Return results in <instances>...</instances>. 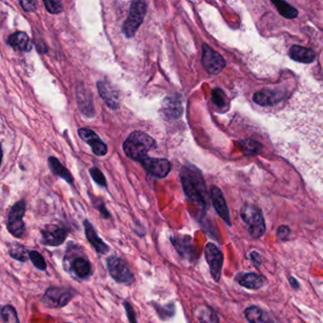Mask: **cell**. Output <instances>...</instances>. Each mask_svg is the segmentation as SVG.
<instances>
[{"mask_svg":"<svg viewBox=\"0 0 323 323\" xmlns=\"http://www.w3.org/2000/svg\"><path fill=\"white\" fill-rule=\"evenodd\" d=\"M180 178L188 198L202 207H206L207 191L200 171L194 166H183L180 171Z\"/></svg>","mask_w":323,"mask_h":323,"instance_id":"1","label":"cell"},{"mask_svg":"<svg viewBox=\"0 0 323 323\" xmlns=\"http://www.w3.org/2000/svg\"><path fill=\"white\" fill-rule=\"evenodd\" d=\"M64 267L66 272L70 273L80 280H87L93 274L92 265L81 245L74 244L66 248Z\"/></svg>","mask_w":323,"mask_h":323,"instance_id":"2","label":"cell"},{"mask_svg":"<svg viewBox=\"0 0 323 323\" xmlns=\"http://www.w3.org/2000/svg\"><path fill=\"white\" fill-rule=\"evenodd\" d=\"M157 146L156 140L142 131H135L130 134L129 136L123 143V151L125 155L133 160L141 161L148 157V152Z\"/></svg>","mask_w":323,"mask_h":323,"instance_id":"3","label":"cell"},{"mask_svg":"<svg viewBox=\"0 0 323 323\" xmlns=\"http://www.w3.org/2000/svg\"><path fill=\"white\" fill-rule=\"evenodd\" d=\"M241 217L253 239H259L265 234L266 224L260 208L253 205H245L241 209Z\"/></svg>","mask_w":323,"mask_h":323,"instance_id":"4","label":"cell"},{"mask_svg":"<svg viewBox=\"0 0 323 323\" xmlns=\"http://www.w3.org/2000/svg\"><path fill=\"white\" fill-rule=\"evenodd\" d=\"M75 295L76 291L71 288L51 286L45 291L41 302L47 308H63L70 302Z\"/></svg>","mask_w":323,"mask_h":323,"instance_id":"5","label":"cell"},{"mask_svg":"<svg viewBox=\"0 0 323 323\" xmlns=\"http://www.w3.org/2000/svg\"><path fill=\"white\" fill-rule=\"evenodd\" d=\"M106 267L109 275L116 282L125 285H131L134 282V274L131 272L128 264L123 259L114 255L109 256L106 258Z\"/></svg>","mask_w":323,"mask_h":323,"instance_id":"6","label":"cell"},{"mask_svg":"<svg viewBox=\"0 0 323 323\" xmlns=\"http://www.w3.org/2000/svg\"><path fill=\"white\" fill-rule=\"evenodd\" d=\"M147 12V2L133 1L130 7L129 15L122 25V32L127 38H132L143 21Z\"/></svg>","mask_w":323,"mask_h":323,"instance_id":"7","label":"cell"},{"mask_svg":"<svg viewBox=\"0 0 323 323\" xmlns=\"http://www.w3.org/2000/svg\"><path fill=\"white\" fill-rule=\"evenodd\" d=\"M26 212V202L24 200L16 202L9 211L7 229L9 232L15 238H22L26 232V226L23 217Z\"/></svg>","mask_w":323,"mask_h":323,"instance_id":"8","label":"cell"},{"mask_svg":"<svg viewBox=\"0 0 323 323\" xmlns=\"http://www.w3.org/2000/svg\"><path fill=\"white\" fill-rule=\"evenodd\" d=\"M69 234V229L63 225L51 224L41 230L40 242L48 246H59L65 243Z\"/></svg>","mask_w":323,"mask_h":323,"instance_id":"9","label":"cell"},{"mask_svg":"<svg viewBox=\"0 0 323 323\" xmlns=\"http://www.w3.org/2000/svg\"><path fill=\"white\" fill-rule=\"evenodd\" d=\"M205 257L207 260L209 271L216 281H219L222 274L224 255L222 252L213 243H208L205 246Z\"/></svg>","mask_w":323,"mask_h":323,"instance_id":"10","label":"cell"},{"mask_svg":"<svg viewBox=\"0 0 323 323\" xmlns=\"http://www.w3.org/2000/svg\"><path fill=\"white\" fill-rule=\"evenodd\" d=\"M202 53V65L208 73L211 75H217L222 71L226 65L224 58L208 45H203Z\"/></svg>","mask_w":323,"mask_h":323,"instance_id":"11","label":"cell"},{"mask_svg":"<svg viewBox=\"0 0 323 323\" xmlns=\"http://www.w3.org/2000/svg\"><path fill=\"white\" fill-rule=\"evenodd\" d=\"M140 163L146 172L158 178H164L171 172V163L166 158L146 157Z\"/></svg>","mask_w":323,"mask_h":323,"instance_id":"12","label":"cell"},{"mask_svg":"<svg viewBox=\"0 0 323 323\" xmlns=\"http://www.w3.org/2000/svg\"><path fill=\"white\" fill-rule=\"evenodd\" d=\"M97 88L99 95L101 96L102 101L110 109H119L121 105L120 93L108 81H99L97 83Z\"/></svg>","mask_w":323,"mask_h":323,"instance_id":"13","label":"cell"},{"mask_svg":"<svg viewBox=\"0 0 323 323\" xmlns=\"http://www.w3.org/2000/svg\"><path fill=\"white\" fill-rule=\"evenodd\" d=\"M78 134L80 137L91 147L92 151L96 156L102 157L107 154L106 144L101 140L100 136H98L93 130L89 129V128H80Z\"/></svg>","mask_w":323,"mask_h":323,"instance_id":"14","label":"cell"},{"mask_svg":"<svg viewBox=\"0 0 323 323\" xmlns=\"http://www.w3.org/2000/svg\"><path fill=\"white\" fill-rule=\"evenodd\" d=\"M84 229L85 234L88 243L93 246L95 252L101 255H106L110 252V247L106 243H104L101 238L98 235L97 230H95L93 225L89 222L87 219L84 220Z\"/></svg>","mask_w":323,"mask_h":323,"instance_id":"15","label":"cell"},{"mask_svg":"<svg viewBox=\"0 0 323 323\" xmlns=\"http://www.w3.org/2000/svg\"><path fill=\"white\" fill-rule=\"evenodd\" d=\"M175 250L178 252L182 258L193 260L194 255V247L193 239L189 235H172L170 238Z\"/></svg>","mask_w":323,"mask_h":323,"instance_id":"16","label":"cell"},{"mask_svg":"<svg viewBox=\"0 0 323 323\" xmlns=\"http://www.w3.org/2000/svg\"><path fill=\"white\" fill-rule=\"evenodd\" d=\"M210 197L218 216H220L229 226H230L231 223H230V211L221 190L216 186H212L210 188Z\"/></svg>","mask_w":323,"mask_h":323,"instance_id":"17","label":"cell"},{"mask_svg":"<svg viewBox=\"0 0 323 323\" xmlns=\"http://www.w3.org/2000/svg\"><path fill=\"white\" fill-rule=\"evenodd\" d=\"M162 111H163L166 118L169 120L178 119L181 117L182 112H183L181 101L174 96L166 97L164 101L162 102Z\"/></svg>","mask_w":323,"mask_h":323,"instance_id":"18","label":"cell"},{"mask_svg":"<svg viewBox=\"0 0 323 323\" xmlns=\"http://www.w3.org/2000/svg\"><path fill=\"white\" fill-rule=\"evenodd\" d=\"M237 281L240 285L244 288L252 290H257L259 288L264 286L266 279L256 273H244L238 275Z\"/></svg>","mask_w":323,"mask_h":323,"instance_id":"19","label":"cell"},{"mask_svg":"<svg viewBox=\"0 0 323 323\" xmlns=\"http://www.w3.org/2000/svg\"><path fill=\"white\" fill-rule=\"evenodd\" d=\"M8 44L15 51H22V52L30 51L32 48L29 36L26 32H22V31H17L10 36L8 38Z\"/></svg>","mask_w":323,"mask_h":323,"instance_id":"20","label":"cell"},{"mask_svg":"<svg viewBox=\"0 0 323 323\" xmlns=\"http://www.w3.org/2000/svg\"><path fill=\"white\" fill-rule=\"evenodd\" d=\"M77 101L79 105L80 110L84 115L91 118L95 114L94 110L93 101H92V96L88 93L85 88L82 90H77Z\"/></svg>","mask_w":323,"mask_h":323,"instance_id":"21","label":"cell"},{"mask_svg":"<svg viewBox=\"0 0 323 323\" xmlns=\"http://www.w3.org/2000/svg\"><path fill=\"white\" fill-rule=\"evenodd\" d=\"M289 55L292 60L303 64L312 63L315 60V52L311 49L301 46H293L290 49Z\"/></svg>","mask_w":323,"mask_h":323,"instance_id":"22","label":"cell"},{"mask_svg":"<svg viewBox=\"0 0 323 323\" xmlns=\"http://www.w3.org/2000/svg\"><path fill=\"white\" fill-rule=\"evenodd\" d=\"M244 316L249 323H273L270 316L257 306H250L245 309Z\"/></svg>","mask_w":323,"mask_h":323,"instance_id":"23","label":"cell"},{"mask_svg":"<svg viewBox=\"0 0 323 323\" xmlns=\"http://www.w3.org/2000/svg\"><path fill=\"white\" fill-rule=\"evenodd\" d=\"M49 166L52 173L61 177L62 180H65L67 183L72 184L73 183V176L70 172L65 168V166L61 164V162L58 160L57 158L54 157L49 158Z\"/></svg>","mask_w":323,"mask_h":323,"instance_id":"24","label":"cell"},{"mask_svg":"<svg viewBox=\"0 0 323 323\" xmlns=\"http://www.w3.org/2000/svg\"><path fill=\"white\" fill-rule=\"evenodd\" d=\"M29 252L24 244L14 242L12 244H9L8 253L11 258L16 260L21 263H26L29 259Z\"/></svg>","mask_w":323,"mask_h":323,"instance_id":"25","label":"cell"},{"mask_svg":"<svg viewBox=\"0 0 323 323\" xmlns=\"http://www.w3.org/2000/svg\"><path fill=\"white\" fill-rule=\"evenodd\" d=\"M151 304L161 320L170 319L175 315V303L173 302H169L165 305H161L156 302H152Z\"/></svg>","mask_w":323,"mask_h":323,"instance_id":"26","label":"cell"},{"mask_svg":"<svg viewBox=\"0 0 323 323\" xmlns=\"http://www.w3.org/2000/svg\"><path fill=\"white\" fill-rule=\"evenodd\" d=\"M281 98H282L281 95H279L278 92H274V91H263L254 95V101L262 105L274 104L281 100Z\"/></svg>","mask_w":323,"mask_h":323,"instance_id":"27","label":"cell"},{"mask_svg":"<svg viewBox=\"0 0 323 323\" xmlns=\"http://www.w3.org/2000/svg\"><path fill=\"white\" fill-rule=\"evenodd\" d=\"M199 323H219V318L214 310L208 306H201L197 310Z\"/></svg>","mask_w":323,"mask_h":323,"instance_id":"28","label":"cell"},{"mask_svg":"<svg viewBox=\"0 0 323 323\" xmlns=\"http://www.w3.org/2000/svg\"><path fill=\"white\" fill-rule=\"evenodd\" d=\"M273 4L276 6L278 12L283 17L288 18V19H292L297 17V15L299 14L298 10H296L294 7H292L291 5H289L288 2L284 1H272Z\"/></svg>","mask_w":323,"mask_h":323,"instance_id":"29","label":"cell"},{"mask_svg":"<svg viewBox=\"0 0 323 323\" xmlns=\"http://www.w3.org/2000/svg\"><path fill=\"white\" fill-rule=\"evenodd\" d=\"M2 323H20L17 312L13 305L6 304L1 308Z\"/></svg>","mask_w":323,"mask_h":323,"instance_id":"30","label":"cell"},{"mask_svg":"<svg viewBox=\"0 0 323 323\" xmlns=\"http://www.w3.org/2000/svg\"><path fill=\"white\" fill-rule=\"evenodd\" d=\"M29 260L31 261L32 265L35 266L37 269L45 271L47 269V263L45 261L43 255L40 252L36 250H30L29 252Z\"/></svg>","mask_w":323,"mask_h":323,"instance_id":"31","label":"cell"},{"mask_svg":"<svg viewBox=\"0 0 323 323\" xmlns=\"http://www.w3.org/2000/svg\"><path fill=\"white\" fill-rule=\"evenodd\" d=\"M91 201H92V205H93L94 208L99 210V212L101 213V216L105 218V219H109L111 218V216L109 213L106 207L104 205V202L102 201V199L100 197H96V196H91Z\"/></svg>","mask_w":323,"mask_h":323,"instance_id":"32","label":"cell"},{"mask_svg":"<svg viewBox=\"0 0 323 323\" xmlns=\"http://www.w3.org/2000/svg\"><path fill=\"white\" fill-rule=\"evenodd\" d=\"M90 175H91V177L93 178L94 181L99 185V186H101V187H107V182H106V178H105V176H104V174L102 173L101 170L100 169H98V168H92V169H90Z\"/></svg>","mask_w":323,"mask_h":323,"instance_id":"33","label":"cell"},{"mask_svg":"<svg viewBox=\"0 0 323 323\" xmlns=\"http://www.w3.org/2000/svg\"><path fill=\"white\" fill-rule=\"evenodd\" d=\"M44 5L48 10L49 13L52 15H58L63 12V5L60 1H51V0H45Z\"/></svg>","mask_w":323,"mask_h":323,"instance_id":"34","label":"cell"},{"mask_svg":"<svg viewBox=\"0 0 323 323\" xmlns=\"http://www.w3.org/2000/svg\"><path fill=\"white\" fill-rule=\"evenodd\" d=\"M122 304H123V307L125 309L126 316H127L129 323H137L136 311L133 308L132 304L129 302H127V301H124V302H122Z\"/></svg>","mask_w":323,"mask_h":323,"instance_id":"35","label":"cell"},{"mask_svg":"<svg viewBox=\"0 0 323 323\" xmlns=\"http://www.w3.org/2000/svg\"><path fill=\"white\" fill-rule=\"evenodd\" d=\"M212 101L216 103V105L224 107L226 105V96L223 93L221 89H214L212 92Z\"/></svg>","mask_w":323,"mask_h":323,"instance_id":"36","label":"cell"},{"mask_svg":"<svg viewBox=\"0 0 323 323\" xmlns=\"http://www.w3.org/2000/svg\"><path fill=\"white\" fill-rule=\"evenodd\" d=\"M21 5L22 9L27 12V13H33L36 10L35 1H27V0H21L19 2Z\"/></svg>","mask_w":323,"mask_h":323,"instance_id":"37","label":"cell"},{"mask_svg":"<svg viewBox=\"0 0 323 323\" xmlns=\"http://www.w3.org/2000/svg\"><path fill=\"white\" fill-rule=\"evenodd\" d=\"M291 230L288 226H280L277 230V237L280 240H286L290 235Z\"/></svg>","mask_w":323,"mask_h":323,"instance_id":"38","label":"cell"},{"mask_svg":"<svg viewBox=\"0 0 323 323\" xmlns=\"http://www.w3.org/2000/svg\"><path fill=\"white\" fill-rule=\"evenodd\" d=\"M250 258H252L253 264L256 266H260L262 265V258L260 256L258 252H252L250 254Z\"/></svg>","mask_w":323,"mask_h":323,"instance_id":"39","label":"cell"},{"mask_svg":"<svg viewBox=\"0 0 323 323\" xmlns=\"http://www.w3.org/2000/svg\"><path fill=\"white\" fill-rule=\"evenodd\" d=\"M289 282H290V284H291V286L294 288V289H299V288H300V284H299V281L296 280L295 278H293V277H290V278H289Z\"/></svg>","mask_w":323,"mask_h":323,"instance_id":"40","label":"cell"},{"mask_svg":"<svg viewBox=\"0 0 323 323\" xmlns=\"http://www.w3.org/2000/svg\"><path fill=\"white\" fill-rule=\"evenodd\" d=\"M63 323H72V322H63Z\"/></svg>","mask_w":323,"mask_h":323,"instance_id":"41","label":"cell"}]
</instances>
